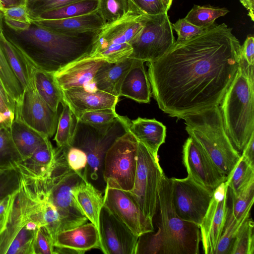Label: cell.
I'll use <instances>...</instances> for the list:
<instances>
[{"instance_id":"b9f144b4","label":"cell","mask_w":254,"mask_h":254,"mask_svg":"<svg viewBox=\"0 0 254 254\" xmlns=\"http://www.w3.org/2000/svg\"><path fill=\"white\" fill-rule=\"evenodd\" d=\"M19 185V175L16 169L0 170V199L17 190Z\"/></svg>"},{"instance_id":"f6af8a7d","label":"cell","mask_w":254,"mask_h":254,"mask_svg":"<svg viewBox=\"0 0 254 254\" xmlns=\"http://www.w3.org/2000/svg\"><path fill=\"white\" fill-rule=\"evenodd\" d=\"M66 159L69 167L76 171H83L87 164V157L81 149L71 146L67 149Z\"/></svg>"},{"instance_id":"4316f807","label":"cell","mask_w":254,"mask_h":254,"mask_svg":"<svg viewBox=\"0 0 254 254\" xmlns=\"http://www.w3.org/2000/svg\"><path fill=\"white\" fill-rule=\"evenodd\" d=\"M9 129L13 142L23 160L29 157L38 147L49 138L19 119L14 120Z\"/></svg>"},{"instance_id":"11a10c76","label":"cell","mask_w":254,"mask_h":254,"mask_svg":"<svg viewBox=\"0 0 254 254\" xmlns=\"http://www.w3.org/2000/svg\"><path fill=\"white\" fill-rule=\"evenodd\" d=\"M4 8H9L21 4H26V0H0Z\"/></svg>"},{"instance_id":"6da1fadb","label":"cell","mask_w":254,"mask_h":254,"mask_svg":"<svg viewBox=\"0 0 254 254\" xmlns=\"http://www.w3.org/2000/svg\"><path fill=\"white\" fill-rule=\"evenodd\" d=\"M241 59V45L232 28L214 24L146 62L151 93L160 109L178 120L219 106Z\"/></svg>"},{"instance_id":"277c9868","label":"cell","mask_w":254,"mask_h":254,"mask_svg":"<svg viewBox=\"0 0 254 254\" xmlns=\"http://www.w3.org/2000/svg\"><path fill=\"white\" fill-rule=\"evenodd\" d=\"M254 65L242 57L240 65L219 105L226 132L241 154L254 134Z\"/></svg>"},{"instance_id":"7c38bea8","label":"cell","mask_w":254,"mask_h":254,"mask_svg":"<svg viewBox=\"0 0 254 254\" xmlns=\"http://www.w3.org/2000/svg\"><path fill=\"white\" fill-rule=\"evenodd\" d=\"M171 179L176 213L184 220L199 226L208 208L214 190L201 186L189 176Z\"/></svg>"},{"instance_id":"9c48e42d","label":"cell","mask_w":254,"mask_h":254,"mask_svg":"<svg viewBox=\"0 0 254 254\" xmlns=\"http://www.w3.org/2000/svg\"><path fill=\"white\" fill-rule=\"evenodd\" d=\"M138 141L128 130L118 137L107 151L102 176L109 188L129 191L137 168Z\"/></svg>"},{"instance_id":"484cf974","label":"cell","mask_w":254,"mask_h":254,"mask_svg":"<svg viewBox=\"0 0 254 254\" xmlns=\"http://www.w3.org/2000/svg\"><path fill=\"white\" fill-rule=\"evenodd\" d=\"M128 131L137 140L145 145L153 154L158 155L165 142L166 127L156 120L138 117L130 121Z\"/></svg>"},{"instance_id":"7a4b0ae2","label":"cell","mask_w":254,"mask_h":254,"mask_svg":"<svg viewBox=\"0 0 254 254\" xmlns=\"http://www.w3.org/2000/svg\"><path fill=\"white\" fill-rule=\"evenodd\" d=\"M100 30L64 33L32 22L27 29L16 31L3 24L4 36L28 62L51 73L88 55Z\"/></svg>"},{"instance_id":"9a60e30c","label":"cell","mask_w":254,"mask_h":254,"mask_svg":"<svg viewBox=\"0 0 254 254\" xmlns=\"http://www.w3.org/2000/svg\"><path fill=\"white\" fill-rule=\"evenodd\" d=\"M100 250L105 254H135L138 237L104 206L99 218Z\"/></svg>"},{"instance_id":"83f0119b","label":"cell","mask_w":254,"mask_h":254,"mask_svg":"<svg viewBox=\"0 0 254 254\" xmlns=\"http://www.w3.org/2000/svg\"><path fill=\"white\" fill-rule=\"evenodd\" d=\"M0 46L13 72L23 90L33 82L32 65L4 35L0 34Z\"/></svg>"},{"instance_id":"bcb514c9","label":"cell","mask_w":254,"mask_h":254,"mask_svg":"<svg viewBox=\"0 0 254 254\" xmlns=\"http://www.w3.org/2000/svg\"><path fill=\"white\" fill-rule=\"evenodd\" d=\"M145 14L153 16L168 12L162 0H132Z\"/></svg>"},{"instance_id":"2e32d148","label":"cell","mask_w":254,"mask_h":254,"mask_svg":"<svg viewBox=\"0 0 254 254\" xmlns=\"http://www.w3.org/2000/svg\"><path fill=\"white\" fill-rule=\"evenodd\" d=\"M183 163L188 176L208 189L214 190L227 180V177L190 136L183 146Z\"/></svg>"},{"instance_id":"f546056e","label":"cell","mask_w":254,"mask_h":254,"mask_svg":"<svg viewBox=\"0 0 254 254\" xmlns=\"http://www.w3.org/2000/svg\"><path fill=\"white\" fill-rule=\"evenodd\" d=\"M98 10L106 25L127 15L143 13L132 0H98Z\"/></svg>"},{"instance_id":"f5cc1de1","label":"cell","mask_w":254,"mask_h":254,"mask_svg":"<svg viewBox=\"0 0 254 254\" xmlns=\"http://www.w3.org/2000/svg\"><path fill=\"white\" fill-rule=\"evenodd\" d=\"M242 4L248 10V15L251 20H254V3L251 0H239Z\"/></svg>"},{"instance_id":"f1b7e54d","label":"cell","mask_w":254,"mask_h":254,"mask_svg":"<svg viewBox=\"0 0 254 254\" xmlns=\"http://www.w3.org/2000/svg\"><path fill=\"white\" fill-rule=\"evenodd\" d=\"M32 75L38 94L54 112H58L59 104L63 103V93L53 73L32 66Z\"/></svg>"},{"instance_id":"cb8c5ba5","label":"cell","mask_w":254,"mask_h":254,"mask_svg":"<svg viewBox=\"0 0 254 254\" xmlns=\"http://www.w3.org/2000/svg\"><path fill=\"white\" fill-rule=\"evenodd\" d=\"M87 179L74 187L72 193L79 209L99 231L100 215L104 206V196Z\"/></svg>"},{"instance_id":"680465c9","label":"cell","mask_w":254,"mask_h":254,"mask_svg":"<svg viewBox=\"0 0 254 254\" xmlns=\"http://www.w3.org/2000/svg\"><path fill=\"white\" fill-rule=\"evenodd\" d=\"M4 9V7L0 1V11H2Z\"/></svg>"},{"instance_id":"e575fe53","label":"cell","mask_w":254,"mask_h":254,"mask_svg":"<svg viewBox=\"0 0 254 254\" xmlns=\"http://www.w3.org/2000/svg\"><path fill=\"white\" fill-rule=\"evenodd\" d=\"M22 160L13 142L9 128L0 127V170L16 169Z\"/></svg>"},{"instance_id":"be15d7a7","label":"cell","mask_w":254,"mask_h":254,"mask_svg":"<svg viewBox=\"0 0 254 254\" xmlns=\"http://www.w3.org/2000/svg\"></svg>"},{"instance_id":"5bb4252c","label":"cell","mask_w":254,"mask_h":254,"mask_svg":"<svg viewBox=\"0 0 254 254\" xmlns=\"http://www.w3.org/2000/svg\"><path fill=\"white\" fill-rule=\"evenodd\" d=\"M226 181L214 190L206 212L199 225L200 241L205 254H214L223 232L229 207Z\"/></svg>"},{"instance_id":"ffe728a7","label":"cell","mask_w":254,"mask_h":254,"mask_svg":"<svg viewBox=\"0 0 254 254\" xmlns=\"http://www.w3.org/2000/svg\"><path fill=\"white\" fill-rule=\"evenodd\" d=\"M54 247L71 250L75 254H84L92 249L100 248L98 229L91 222L60 232L54 241Z\"/></svg>"},{"instance_id":"836d02e7","label":"cell","mask_w":254,"mask_h":254,"mask_svg":"<svg viewBox=\"0 0 254 254\" xmlns=\"http://www.w3.org/2000/svg\"><path fill=\"white\" fill-rule=\"evenodd\" d=\"M228 12L229 10L224 7L194 5L185 19L198 27L208 29L214 24L216 19Z\"/></svg>"},{"instance_id":"ee69618b","label":"cell","mask_w":254,"mask_h":254,"mask_svg":"<svg viewBox=\"0 0 254 254\" xmlns=\"http://www.w3.org/2000/svg\"><path fill=\"white\" fill-rule=\"evenodd\" d=\"M172 28L177 34L176 42L188 40L203 33L207 29L198 27L187 21L185 18L172 23Z\"/></svg>"},{"instance_id":"8d00e7d4","label":"cell","mask_w":254,"mask_h":254,"mask_svg":"<svg viewBox=\"0 0 254 254\" xmlns=\"http://www.w3.org/2000/svg\"><path fill=\"white\" fill-rule=\"evenodd\" d=\"M248 213L239 219H235L229 208L225 225L214 254H230L233 242L239 229L250 216Z\"/></svg>"},{"instance_id":"ab89813d","label":"cell","mask_w":254,"mask_h":254,"mask_svg":"<svg viewBox=\"0 0 254 254\" xmlns=\"http://www.w3.org/2000/svg\"><path fill=\"white\" fill-rule=\"evenodd\" d=\"M119 117L116 110H101L84 112L77 120L95 127H103L111 125Z\"/></svg>"},{"instance_id":"7bdbcfd3","label":"cell","mask_w":254,"mask_h":254,"mask_svg":"<svg viewBox=\"0 0 254 254\" xmlns=\"http://www.w3.org/2000/svg\"><path fill=\"white\" fill-rule=\"evenodd\" d=\"M34 254H55L53 239L44 226L37 228L34 242Z\"/></svg>"},{"instance_id":"3957f363","label":"cell","mask_w":254,"mask_h":254,"mask_svg":"<svg viewBox=\"0 0 254 254\" xmlns=\"http://www.w3.org/2000/svg\"><path fill=\"white\" fill-rule=\"evenodd\" d=\"M158 230L138 238L135 254H198V225L181 219L176 212L171 178L162 174L159 184Z\"/></svg>"},{"instance_id":"db71d44e","label":"cell","mask_w":254,"mask_h":254,"mask_svg":"<svg viewBox=\"0 0 254 254\" xmlns=\"http://www.w3.org/2000/svg\"><path fill=\"white\" fill-rule=\"evenodd\" d=\"M11 211V210L6 214L0 215V235L6 228Z\"/></svg>"},{"instance_id":"d4e9b609","label":"cell","mask_w":254,"mask_h":254,"mask_svg":"<svg viewBox=\"0 0 254 254\" xmlns=\"http://www.w3.org/2000/svg\"><path fill=\"white\" fill-rule=\"evenodd\" d=\"M55 157V148L48 138L29 157L22 160L16 169L26 178H42L50 171Z\"/></svg>"},{"instance_id":"1f68e13d","label":"cell","mask_w":254,"mask_h":254,"mask_svg":"<svg viewBox=\"0 0 254 254\" xmlns=\"http://www.w3.org/2000/svg\"><path fill=\"white\" fill-rule=\"evenodd\" d=\"M54 140L58 147H70L75 134L77 120L68 106L63 102Z\"/></svg>"},{"instance_id":"6125c7cd","label":"cell","mask_w":254,"mask_h":254,"mask_svg":"<svg viewBox=\"0 0 254 254\" xmlns=\"http://www.w3.org/2000/svg\"><path fill=\"white\" fill-rule=\"evenodd\" d=\"M174 0H172V1H173Z\"/></svg>"},{"instance_id":"ac0fdd59","label":"cell","mask_w":254,"mask_h":254,"mask_svg":"<svg viewBox=\"0 0 254 254\" xmlns=\"http://www.w3.org/2000/svg\"><path fill=\"white\" fill-rule=\"evenodd\" d=\"M62 90L63 102L68 106L76 119L86 112L116 110L119 98L99 90L89 91L83 87Z\"/></svg>"},{"instance_id":"4fadbf2b","label":"cell","mask_w":254,"mask_h":254,"mask_svg":"<svg viewBox=\"0 0 254 254\" xmlns=\"http://www.w3.org/2000/svg\"><path fill=\"white\" fill-rule=\"evenodd\" d=\"M104 206L136 236L154 231L153 220L146 217L127 191L106 186Z\"/></svg>"},{"instance_id":"c3c4849f","label":"cell","mask_w":254,"mask_h":254,"mask_svg":"<svg viewBox=\"0 0 254 254\" xmlns=\"http://www.w3.org/2000/svg\"><path fill=\"white\" fill-rule=\"evenodd\" d=\"M15 119V114L0 92V127L9 128Z\"/></svg>"},{"instance_id":"603a6c76","label":"cell","mask_w":254,"mask_h":254,"mask_svg":"<svg viewBox=\"0 0 254 254\" xmlns=\"http://www.w3.org/2000/svg\"><path fill=\"white\" fill-rule=\"evenodd\" d=\"M134 60L128 58L115 63L105 62L94 77L97 89L120 97L122 82Z\"/></svg>"},{"instance_id":"94428289","label":"cell","mask_w":254,"mask_h":254,"mask_svg":"<svg viewBox=\"0 0 254 254\" xmlns=\"http://www.w3.org/2000/svg\"><path fill=\"white\" fill-rule=\"evenodd\" d=\"M252 2L254 3V0H251Z\"/></svg>"},{"instance_id":"5b68a950","label":"cell","mask_w":254,"mask_h":254,"mask_svg":"<svg viewBox=\"0 0 254 254\" xmlns=\"http://www.w3.org/2000/svg\"><path fill=\"white\" fill-rule=\"evenodd\" d=\"M68 148H55V161L50 171L43 178H31L36 181L56 208L61 219L62 231L83 225L88 220L72 193L73 188L88 178L87 175L85 170L76 171L69 167L66 159Z\"/></svg>"},{"instance_id":"f907efd6","label":"cell","mask_w":254,"mask_h":254,"mask_svg":"<svg viewBox=\"0 0 254 254\" xmlns=\"http://www.w3.org/2000/svg\"><path fill=\"white\" fill-rule=\"evenodd\" d=\"M18 190L0 199V215L6 214L11 210Z\"/></svg>"},{"instance_id":"d6986e66","label":"cell","mask_w":254,"mask_h":254,"mask_svg":"<svg viewBox=\"0 0 254 254\" xmlns=\"http://www.w3.org/2000/svg\"><path fill=\"white\" fill-rule=\"evenodd\" d=\"M102 59L82 57L53 73L62 90L84 87L92 81L99 68L105 62Z\"/></svg>"},{"instance_id":"7dc6e473","label":"cell","mask_w":254,"mask_h":254,"mask_svg":"<svg viewBox=\"0 0 254 254\" xmlns=\"http://www.w3.org/2000/svg\"><path fill=\"white\" fill-rule=\"evenodd\" d=\"M1 12L3 18L28 23H32V20L28 15L26 4L4 8Z\"/></svg>"},{"instance_id":"44dd1931","label":"cell","mask_w":254,"mask_h":254,"mask_svg":"<svg viewBox=\"0 0 254 254\" xmlns=\"http://www.w3.org/2000/svg\"><path fill=\"white\" fill-rule=\"evenodd\" d=\"M32 22L54 31L81 33L101 30L105 25L99 10L86 14L60 19H34Z\"/></svg>"},{"instance_id":"e0dca14e","label":"cell","mask_w":254,"mask_h":254,"mask_svg":"<svg viewBox=\"0 0 254 254\" xmlns=\"http://www.w3.org/2000/svg\"><path fill=\"white\" fill-rule=\"evenodd\" d=\"M19 119L36 131L52 137L56 133L58 114L40 96L33 83L23 91L18 116Z\"/></svg>"},{"instance_id":"30bf717a","label":"cell","mask_w":254,"mask_h":254,"mask_svg":"<svg viewBox=\"0 0 254 254\" xmlns=\"http://www.w3.org/2000/svg\"><path fill=\"white\" fill-rule=\"evenodd\" d=\"M137 168L133 189L127 191L142 212L153 220L157 211L158 190L163 170L158 155L138 141Z\"/></svg>"},{"instance_id":"8fae6325","label":"cell","mask_w":254,"mask_h":254,"mask_svg":"<svg viewBox=\"0 0 254 254\" xmlns=\"http://www.w3.org/2000/svg\"><path fill=\"white\" fill-rule=\"evenodd\" d=\"M172 23L167 12L149 15L137 39L131 43L129 57L144 62L163 56L175 42Z\"/></svg>"},{"instance_id":"681fc988","label":"cell","mask_w":254,"mask_h":254,"mask_svg":"<svg viewBox=\"0 0 254 254\" xmlns=\"http://www.w3.org/2000/svg\"><path fill=\"white\" fill-rule=\"evenodd\" d=\"M241 56L251 65H254V37L249 35L241 45Z\"/></svg>"},{"instance_id":"4dcf8cb0","label":"cell","mask_w":254,"mask_h":254,"mask_svg":"<svg viewBox=\"0 0 254 254\" xmlns=\"http://www.w3.org/2000/svg\"><path fill=\"white\" fill-rule=\"evenodd\" d=\"M226 183L230 195H237L254 183V166L241 155L236 166L227 177Z\"/></svg>"},{"instance_id":"74e56055","label":"cell","mask_w":254,"mask_h":254,"mask_svg":"<svg viewBox=\"0 0 254 254\" xmlns=\"http://www.w3.org/2000/svg\"><path fill=\"white\" fill-rule=\"evenodd\" d=\"M3 16L0 11V34L3 32ZM0 78L3 86L9 95L18 93L21 85L13 72L0 46Z\"/></svg>"},{"instance_id":"52a82bcc","label":"cell","mask_w":254,"mask_h":254,"mask_svg":"<svg viewBox=\"0 0 254 254\" xmlns=\"http://www.w3.org/2000/svg\"><path fill=\"white\" fill-rule=\"evenodd\" d=\"M149 15L136 13L106 25L98 34L91 52L84 58L115 63L129 58L131 43L138 37Z\"/></svg>"},{"instance_id":"d6a6232c","label":"cell","mask_w":254,"mask_h":254,"mask_svg":"<svg viewBox=\"0 0 254 254\" xmlns=\"http://www.w3.org/2000/svg\"><path fill=\"white\" fill-rule=\"evenodd\" d=\"M98 3V0H80L42 13L35 19H60L82 15L97 10Z\"/></svg>"},{"instance_id":"ba28073f","label":"cell","mask_w":254,"mask_h":254,"mask_svg":"<svg viewBox=\"0 0 254 254\" xmlns=\"http://www.w3.org/2000/svg\"><path fill=\"white\" fill-rule=\"evenodd\" d=\"M130 120L120 116L111 125L95 127L77 121L72 146L83 150L87 157V177L97 180L102 175L105 155L114 141L128 130Z\"/></svg>"},{"instance_id":"91938a15","label":"cell","mask_w":254,"mask_h":254,"mask_svg":"<svg viewBox=\"0 0 254 254\" xmlns=\"http://www.w3.org/2000/svg\"><path fill=\"white\" fill-rule=\"evenodd\" d=\"M37 0H26V3H28V2H33V1H35Z\"/></svg>"},{"instance_id":"8992f818","label":"cell","mask_w":254,"mask_h":254,"mask_svg":"<svg viewBox=\"0 0 254 254\" xmlns=\"http://www.w3.org/2000/svg\"><path fill=\"white\" fill-rule=\"evenodd\" d=\"M185 129L227 177L241 154L234 148L224 126L219 106L182 116Z\"/></svg>"},{"instance_id":"6f0895ef","label":"cell","mask_w":254,"mask_h":254,"mask_svg":"<svg viewBox=\"0 0 254 254\" xmlns=\"http://www.w3.org/2000/svg\"><path fill=\"white\" fill-rule=\"evenodd\" d=\"M162 0L166 8L167 11H168V10L170 8L173 1H172V0Z\"/></svg>"},{"instance_id":"816d5d0a","label":"cell","mask_w":254,"mask_h":254,"mask_svg":"<svg viewBox=\"0 0 254 254\" xmlns=\"http://www.w3.org/2000/svg\"><path fill=\"white\" fill-rule=\"evenodd\" d=\"M241 154L248 162L254 166V134L245 146Z\"/></svg>"},{"instance_id":"f35d334b","label":"cell","mask_w":254,"mask_h":254,"mask_svg":"<svg viewBox=\"0 0 254 254\" xmlns=\"http://www.w3.org/2000/svg\"><path fill=\"white\" fill-rule=\"evenodd\" d=\"M232 200L230 211L236 219L251 213L254 201V183H252L236 195H230Z\"/></svg>"},{"instance_id":"7402d4cb","label":"cell","mask_w":254,"mask_h":254,"mask_svg":"<svg viewBox=\"0 0 254 254\" xmlns=\"http://www.w3.org/2000/svg\"><path fill=\"white\" fill-rule=\"evenodd\" d=\"M144 63L134 59L122 82L120 97L124 96L138 103L150 102L151 88Z\"/></svg>"},{"instance_id":"60d3db41","label":"cell","mask_w":254,"mask_h":254,"mask_svg":"<svg viewBox=\"0 0 254 254\" xmlns=\"http://www.w3.org/2000/svg\"><path fill=\"white\" fill-rule=\"evenodd\" d=\"M80 0H39L26 3V6L30 18L34 20L42 13Z\"/></svg>"},{"instance_id":"9f6ffc18","label":"cell","mask_w":254,"mask_h":254,"mask_svg":"<svg viewBox=\"0 0 254 254\" xmlns=\"http://www.w3.org/2000/svg\"><path fill=\"white\" fill-rule=\"evenodd\" d=\"M0 92L2 96H3L4 99L6 101V102L9 105L12 110L14 112V110L13 109L12 107L11 106V105L9 99L8 98V96L3 86L2 83L1 81L0 78ZM15 114V113H14Z\"/></svg>"},{"instance_id":"d590c367","label":"cell","mask_w":254,"mask_h":254,"mask_svg":"<svg viewBox=\"0 0 254 254\" xmlns=\"http://www.w3.org/2000/svg\"><path fill=\"white\" fill-rule=\"evenodd\" d=\"M254 224L248 218L242 224L235 236L230 254H254Z\"/></svg>"}]
</instances>
